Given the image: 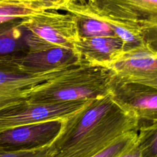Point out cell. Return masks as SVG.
<instances>
[{
    "instance_id": "6da1fadb",
    "label": "cell",
    "mask_w": 157,
    "mask_h": 157,
    "mask_svg": "<svg viewBox=\"0 0 157 157\" xmlns=\"http://www.w3.org/2000/svg\"><path fill=\"white\" fill-rule=\"evenodd\" d=\"M137 130L136 115L109 94L90 101L65 119L52 157H91L121 135Z\"/></svg>"
},
{
    "instance_id": "7a4b0ae2",
    "label": "cell",
    "mask_w": 157,
    "mask_h": 157,
    "mask_svg": "<svg viewBox=\"0 0 157 157\" xmlns=\"http://www.w3.org/2000/svg\"><path fill=\"white\" fill-rule=\"evenodd\" d=\"M112 75L108 67L82 62L37 85L26 99L42 103L96 99L109 94Z\"/></svg>"
},
{
    "instance_id": "3957f363",
    "label": "cell",
    "mask_w": 157,
    "mask_h": 157,
    "mask_svg": "<svg viewBox=\"0 0 157 157\" xmlns=\"http://www.w3.org/2000/svg\"><path fill=\"white\" fill-rule=\"evenodd\" d=\"M21 25L28 50L73 48L79 39L76 18L67 12L42 10L22 18Z\"/></svg>"
},
{
    "instance_id": "277c9868",
    "label": "cell",
    "mask_w": 157,
    "mask_h": 157,
    "mask_svg": "<svg viewBox=\"0 0 157 157\" xmlns=\"http://www.w3.org/2000/svg\"><path fill=\"white\" fill-rule=\"evenodd\" d=\"M90 101L42 103L21 100L0 109V132L22 125L66 119Z\"/></svg>"
},
{
    "instance_id": "5b68a950",
    "label": "cell",
    "mask_w": 157,
    "mask_h": 157,
    "mask_svg": "<svg viewBox=\"0 0 157 157\" xmlns=\"http://www.w3.org/2000/svg\"><path fill=\"white\" fill-rule=\"evenodd\" d=\"M94 10L132 26L156 43L157 0H92Z\"/></svg>"
},
{
    "instance_id": "8992f818",
    "label": "cell",
    "mask_w": 157,
    "mask_h": 157,
    "mask_svg": "<svg viewBox=\"0 0 157 157\" xmlns=\"http://www.w3.org/2000/svg\"><path fill=\"white\" fill-rule=\"evenodd\" d=\"M21 57L0 56V109L26 99L36 86L68 69L31 73L21 67Z\"/></svg>"
},
{
    "instance_id": "52a82bcc",
    "label": "cell",
    "mask_w": 157,
    "mask_h": 157,
    "mask_svg": "<svg viewBox=\"0 0 157 157\" xmlns=\"http://www.w3.org/2000/svg\"><path fill=\"white\" fill-rule=\"evenodd\" d=\"M109 94L121 107L136 115L138 129L157 123V88L124 80L113 74Z\"/></svg>"
},
{
    "instance_id": "ba28073f",
    "label": "cell",
    "mask_w": 157,
    "mask_h": 157,
    "mask_svg": "<svg viewBox=\"0 0 157 157\" xmlns=\"http://www.w3.org/2000/svg\"><path fill=\"white\" fill-rule=\"evenodd\" d=\"M108 68L120 78L157 88L156 46L145 42L123 51Z\"/></svg>"
},
{
    "instance_id": "9c48e42d",
    "label": "cell",
    "mask_w": 157,
    "mask_h": 157,
    "mask_svg": "<svg viewBox=\"0 0 157 157\" xmlns=\"http://www.w3.org/2000/svg\"><path fill=\"white\" fill-rule=\"evenodd\" d=\"M64 120H52L17 126L0 132V151H15L40 148L53 142Z\"/></svg>"
},
{
    "instance_id": "30bf717a",
    "label": "cell",
    "mask_w": 157,
    "mask_h": 157,
    "mask_svg": "<svg viewBox=\"0 0 157 157\" xmlns=\"http://www.w3.org/2000/svg\"><path fill=\"white\" fill-rule=\"evenodd\" d=\"M21 67L33 74L69 69L82 63L73 48L55 47L43 50H28L20 58Z\"/></svg>"
},
{
    "instance_id": "8fae6325",
    "label": "cell",
    "mask_w": 157,
    "mask_h": 157,
    "mask_svg": "<svg viewBox=\"0 0 157 157\" xmlns=\"http://www.w3.org/2000/svg\"><path fill=\"white\" fill-rule=\"evenodd\" d=\"M73 48L82 62L108 67L123 52L124 43L116 36L79 38Z\"/></svg>"
},
{
    "instance_id": "7c38bea8",
    "label": "cell",
    "mask_w": 157,
    "mask_h": 157,
    "mask_svg": "<svg viewBox=\"0 0 157 157\" xmlns=\"http://www.w3.org/2000/svg\"><path fill=\"white\" fill-rule=\"evenodd\" d=\"M61 10L75 15L78 34L80 39L116 36L105 22L88 13L79 3L69 2L61 9Z\"/></svg>"
},
{
    "instance_id": "4fadbf2b",
    "label": "cell",
    "mask_w": 157,
    "mask_h": 157,
    "mask_svg": "<svg viewBox=\"0 0 157 157\" xmlns=\"http://www.w3.org/2000/svg\"><path fill=\"white\" fill-rule=\"evenodd\" d=\"M21 20L0 23V56H23L28 51Z\"/></svg>"
},
{
    "instance_id": "5bb4252c",
    "label": "cell",
    "mask_w": 157,
    "mask_h": 157,
    "mask_svg": "<svg viewBox=\"0 0 157 157\" xmlns=\"http://www.w3.org/2000/svg\"><path fill=\"white\" fill-rule=\"evenodd\" d=\"M58 10L57 6L44 1L0 0V23L23 18L39 12Z\"/></svg>"
},
{
    "instance_id": "9a60e30c",
    "label": "cell",
    "mask_w": 157,
    "mask_h": 157,
    "mask_svg": "<svg viewBox=\"0 0 157 157\" xmlns=\"http://www.w3.org/2000/svg\"><path fill=\"white\" fill-rule=\"evenodd\" d=\"M137 142V131H131L121 135L91 157H120L132 148Z\"/></svg>"
},
{
    "instance_id": "2e32d148",
    "label": "cell",
    "mask_w": 157,
    "mask_h": 157,
    "mask_svg": "<svg viewBox=\"0 0 157 157\" xmlns=\"http://www.w3.org/2000/svg\"><path fill=\"white\" fill-rule=\"evenodd\" d=\"M137 145L142 157H157V123L139 128Z\"/></svg>"
},
{
    "instance_id": "e0dca14e",
    "label": "cell",
    "mask_w": 157,
    "mask_h": 157,
    "mask_svg": "<svg viewBox=\"0 0 157 157\" xmlns=\"http://www.w3.org/2000/svg\"><path fill=\"white\" fill-rule=\"evenodd\" d=\"M55 140L44 147L35 149L15 151H0V157H52Z\"/></svg>"
},
{
    "instance_id": "ac0fdd59",
    "label": "cell",
    "mask_w": 157,
    "mask_h": 157,
    "mask_svg": "<svg viewBox=\"0 0 157 157\" xmlns=\"http://www.w3.org/2000/svg\"><path fill=\"white\" fill-rule=\"evenodd\" d=\"M120 157H142L137 145V142L132 148H131L129 151H128Z\"/></svg>"
},
{
    "instance_id": "d6986e66",
    "label": "cell",
    "mask_w": 157,
    "mask_h": 157,
    "mask_svg": "<svg viewBox=\"0 0 157 157\" xmlns=\"http://www.w3.org/2000/svg\"><path fill=\"white\" fill-rule=\"evenodd\" d=\"M28 1H44L52 4L55 5L58 8V10H61V9L67 4L66 0H23Z\"/></svg>"
},
{
    "instance_id": "ffe728a7",
    "label": "cell",
    "mask_w": 157,
    "mask_h": 157,
    "mask_svg": "<svg viewBox=\"0 0 157 157\" xmlns=\"http://www.w3.org/2000/svg\"><path fill=\"white\" fill-rule=\"evenodd\" d=\"M92 0H66L67 4L69 2H78V3H83L86 2H90Z\"/></svg>"
}]
</instances>
